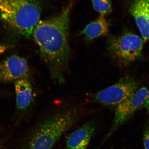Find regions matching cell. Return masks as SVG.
Returning <instances> with one entry per match:
<instances>
[{"label":"cell","mask_w":149,"mask_h":149,"mask_svg":"<svg viewBox=\"0 0 149 149\" xmlns=\"http://www.w3.org/2000/svg\"><path fill=\"white\" fill-rule=\"evenodd\" d=\"M73 5L71 1L58 14L40 20L32 35L52 79L61 84L64 82L69 65L70 16Z\"/></svg>","instance_id":"1"},{"label":"cell","mask_w":149,"mask_h":149,"mask_svg":"<svg viewBox=\"0 0 149 149\" xmlns=\"http://www.w3.org/2000/svg\"><path fill=\"white\" fill-rule=\"evenodd\" d=\"M85 112L83 108L77 106L63 110L47 117L33 129L22 149H52Z\"/></svg>","instance_id":"2"},{"label":"cell","mask_w":149,"mask_h":149,"mask_svg":"<svg viewBox=\"0 0 149 149\" xmlns=\"http://www.w3.org/2000/svg\"><path fill=\"white\" fill-rule=\"evenodd\" d=\"M41 6L40 0H0V20L15 33L29 38L40 20Z\"/></svg>","instance_id":"3"},{"label":"cell","mask_w":149,"mask_h":149,"mask_svg":"<svg viewBox=\"0 0 149 149\" xmlns=\"http://www.w3.org/2000/svg\"><path fill=\"white\" fill-rule=\"evenodd\" d=\"M144 40L137 35L126 32L108 38V51L118 62L127 65L141 58Z\"/></svg>","instance_id":"4"},{"label":"cell","mask_w":149,"mask_h":149,"mask_svg":"<svg viewBox=\"0 0 149 149\" xmlns=\"http://www.w3.org/2000/svg\"><path fill=\"white\" fill-rule=\"evenodd\" d=\"M137 83L130 76L121 78L114 84L93 95V101L107 106H117L136 91Z\"/></svg>","instance_id":"5"},{"label":"cell","mask_w":149,"mask_h":149,"mask_svg":"<svg viewBox=\"0 0 149 149\" xmlns=\"http://www.w3.org/2000/svg\"><path fill=\"white\" fill-rule=\"evenodd\" d=\"M149 94L148 89L143 87L116 106L112 125L107 137L112 134L119 127L130 118L136 110L141 108L148 98Z\"/></svg>","instance_id":"6"},{"label":"cell","mask_w":149,"mask_h":149,"mask_svg":"<svg viewBox=\"0 0 149 149\" xmlns=\"http://www.w3.org/2000/svg\"><path fill=\"white\" fill-rule=\"evenodd\" d=\"M29 71L26 59L16 55L11 56L0 62V83L15 81L27 77Z\"/></svg>","instance_id":"7"},{"label":"cell","mask_w":149,"mask_h":149,"mask_svg":"<svg viewBox=\"0 0 149 149\" xmlns=\"http://www.w3.org/2000/svg\"><path fill=\"white\" fill-rule=\"evenodd\" d=\"M129 8L143 40L148 41L149 40V0H132Z\"/></svg>","instance_id":"8"},{"label":"cell","mask_w":149,"mask_h":149,"mask_svg":"<svg viewBox=\"0 0 149 149\" xmlns=\"http://www.w3.org/2000/svg\"><path fill=\"white\" fill-rule=\"evenodd\" d=\"M96 129L94 121L86 123L71 133L67 139V149H87Z\"/></svg>","instance_id":"9"},{"label":"cell","mask_w":149,"mask_h":149,"mask_svg":"<svg viewBox=\"0 0 149 149\" xmlns=\"http://www.w3.org/2000/svg\"><path fill=\"white\" fill-rule=\"evenodd\" d=\"M16 98V108L19 111L28 109L32 102L33 93L32 85L27 77L14 81Z\"/></svg>","instance_id":"10"},{"label":"cell","mask_w":149,"mask_h":149,"mask_svg":"<svg viewBox=\"0 0 149 149\" xmlns=\"http://www.w3.org/2000/svg\"><path fill=\"white\" fill-rule=\"evenodd\" d=\"M105 16L100 15L80 31L77 36L83 35L86 43L89 44L96 39L107 35L109 24Z\"/></svg>","instance_id":"11"},{"label":"cell","mask_w":149,"mask_h":149,"mask_svg":"<svg viewBox=\"0 0 149 149\" xmlns=\"http://www.w3.org/2000/svg\"><path fill=\"white\" fill-rule=\"evenodd\" d=\"M93 8L100 14V15L105 16L112 10L111 0H91Z\"/></svg>","instance_id":"12"},{"label":"cell","mask_w":149,"mask_h":149,"mask_svg":"<svg viewBox=\"0 0 149 149\" xmlns=\"http://www.w3.org/2000/svg\"><path fill=\"white\" fill-rule=\"evenodd\" d=\"M143 141L145 149H149V127L145 129L143 136Z\"/></svg>","instance_id":"13"},{"label":"cell","mask_w":149,"mask_h":149,"mask_svg":"<svg viewBox=\"0 0 149 149\" xmlns=\"http://www.w3.org/2000/svg\"><path fill=\"white\" fill-rule=\"evenodd\" d=\"M141 108H146L148 112L149 113V98H147Z\"/></svg>","instance_id":"14"},{"label":"cell","mask_w":149,"mask_h":149,"mask_svg":"<svg viewBox=\"0 0 149 149\" xmlns=\"http://www.w3.org/2000/svg\"><path fill=\"white\" fill-rule=\"evenodd\" d=\"M8 49V47L6 46L0 44V55L4 53Z\"/></svg>","instance_id":"15"},{"label":"cell","mask_w":149,"mask_h":149,"mask_svg":"<svg viewBox=\"0 0 149 149\" xmlns=\"http://www.w3.org/2000/svg\"><path fill=\"white\" fill-rule=\"evenodd\" d=\"M3 144L1 142H0V149H3Z\"/></svg>","instance_id":"16"},{"label":"cell","mask_w":149,"mask_h":149,"mask_svg":"<svg viewBox=\"0 0 149 149\" xmlns=\"http://www.w3.org/2000/svg\"><path fill=\"white\" fill-rule=\"evenodd\" d=\"M148 98H149V95H148Z\"/></svg>","instance_id":"17"},{"label":"cell","mask_w":149,"mask_h":149,"mask_svg":"<svg viewBox=\"0 0 149 149\" xmlns=\"http://www.w3.org/2000/svg\"><path fill=\"white\" fill-rule=\"evenodd\" d=\"M148 122L149 123V120H148Z\"/></svg>","instance_id":"18"},{"label":"cell","mask_w":149,"mask_h":149,"mask_svg":"<svg viewBox=\"0 0 149 149\" xmlns=\"http://www.w3.org/2000/svg\"></svg>","instance_id":"19"}]
</instances>
